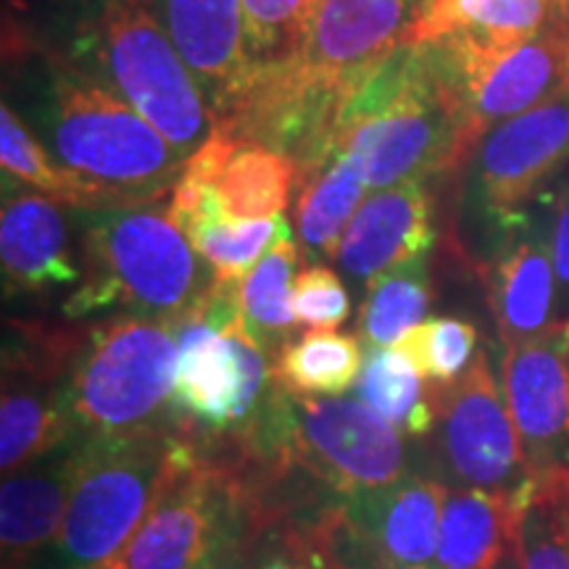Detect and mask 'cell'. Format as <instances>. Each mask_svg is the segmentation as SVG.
I'll return each instance as SVG.
<instances>
[{"instance_id": "obj_35", "label": "cell", "mask_w": 569, "mask_h": 569, "mask_svg": "<svg viewBox=\"0 0 569 569\" xmlns=\"http://www.w3.org/2000/svg\"><path fill=\"white\" fill-rule=\"evenodd\" d=\"M311 0H243L253 61L293 53Z\"/></svg>"}, {"instance_id": "obj_5", "label": "cell", "mask_w": 569, "mask_h": 569, "mask_svg": "<svg viewBox=\"0 0 569 569\" xmlns=\"http://www.w3.org/2000/svg\"><path fill=\"white\" fill-rule=\"evenodd\" d=\"M182 443L180 427L84 438L82 469L61 532L27 569L109 567L151 511Z\"/></svg>"}, {"instance_id": "obj_6", "label": "cell", "mask_w": 569, "mask_h": 569, "mask_svg": "<svg viewBox=\"0 0 569 569\" xmlns=\"http://www.w3.org/2000/svg\"><path fill=\"white\" fill-rule=\"evenodd\" d=\"M174 369L177 322L122 317L84 330L63 388L74 436L163 427V411H174Z\"/></svg>"}, {"instance_id": "obj_11", "label": "cell", "mask_w": 569, "mask_h": 569, "mask_svg": "<svg viewBox=\"0 0 569 569\" xmlns=\"http://www.w3.org/2000/svg\"><path fill=\"white\" fill-rule=\"evenodd\" d=\"M432 432L440 465L457 488L525 493L536 482L488 353L480 351L457 382L440 388Z\"/></svg>"}, {"instance_id": "obj_32", "label": "cell", "mask_w": 569, "mask_h": 569, "mask_svg": "<svg viewBox=\"0 0 569 569\" xmlns=\"http://www.w3.org/2000/svg\"><path fill=\"white\" fill-rule=\"evenodd\" d=\"M0 163H3V174L32 184L53 201L67 203L71 209H98V198L92 196L88 184L53 159L46 142L27 130L9 103L0 109Z\"/></svg>"}, {"instance_id": "obj_20", "label": "cell", "mask_w": 569, "mask_h": 569, "mask_svg": "<svg viewBox=\"0 0 569 569\" xmlns=\"http://www.w3.org/2000/svg\"><path fill=\"white\" fill-rule=\"evenodd\" d=\"M84 438H71L32 465L3 475L0 543L3 569H27L53 543L80 478Z\"/></svg>"}, {"instance_id": "obj_17", "label": "cell", "mask_w": 569, "mask_h": 569, "mask_svg": "<svg viewBox=\"0 0 569 569\" xmlns=\"http://www.w3.org/2000/svg\"><path fill=\"white\" fill-rule=\"evenodd\" d=\"M501 388L532 478L569 467V319L507 348Z\"/></svg>"}, {"instance_id": "obj_10", "label": "cell", "mask_w": 569, "mask_h": 569, "mask_svg": "<svg viewBox=\"0 0 569 569\" xmlns=\"http://www.w3.org/2000/svg\"><path fill=\"white\" fill-rule=\"evenodd\" d=\"M348 92L311 74L296 53L259 61L243 92L217 122L238 142L272 148L298 167V182L332 156Z\"/></svg>"}, {"instance_id": "obj_13", "label": "cell", "mask_w": 569, "mask_h": 569, "mask_svg": "<svg viewBox=\"0 0 569 569\" xmlns=\"http://www.w3.org/2000/svg\"><path fill=\"white\" fill-rule=\"evenodd\" d=\"M3 359V403H0V469L3 475L32 465L74 436L67 398L69 367L84 332L51 330L13 322Z\"/></svg>"}, {"instance_id": "obj_28", "label": "cell", "mask_w": 569, "mask_h": 569, "mask_svg": "<svg viewBox=\"0 0 569 569\" xmlns=\"http://www.w3.org/2000/svg\"><path fill=\"white\" fill-rule=\"evenodd\" d=\"M296 224L301 243L311 256L332 259L346 227L365 203L369 184L348 153H332L317 172L298 182Z\"/></svg>"}, {"instance_id": "obj_33", "label": "cell", "mask_w": 569, "mask_h": 569, "mask_svg": "<svg viewBox=\"0 0 569 569\" xmlns=\"http://www.w3.org/2000/svg\"><path fill=\"white\" fill-rule=\"evenodd\" d=\"M519 569H569V467L536 478L519 530Z\"/></svg>"}, {"instance_id": "obj_36", "label": "cell", "mask_w": 569, "mask_h": 569, "mask_svg": "<svg viewBox=\"0 0 569 569\" xmlns=\"http://www.w3.org/2000/svg\"><path fill=\"white\" fill-rule=\"evenodd\" d=\"M293 309L298 327L336 330L351 315V298L343 280L330 267H309L296 277Z\"/></svg>"}, {"instance_id": "obj_18", "label": "cell", "mask_w": 569, "mask_h": 569, "mask_svg": "<svg viewBox=\"0 0 569 569\" xmlns=\"http://www.w3.org/2000/svg\"><path fill=\"white\" fill-rule=\"evenodd\" d=\"M498 232L486 267L488 301L503 348L540 336L559 319L549 219L525 211Z\"/></svg>"}, {"instance_id": "obj_40", "label": "cell", "mask_w": 569, "mask_h": 569, "mask_svg": "<svg viewBox=\"0 0 569 569\" xmlns=\"http://www.w3.org/2000/svg\"><path fill=\"white\" fill-rule=\"evenodd\" d=\"M557 21L569 34V0H557Z\"/></svg>"}, {"instance_id": "obj_24", "label": "cell", "mask_w": 569, "mask_h": 569, "mask_svg": "<svg viewBox=\"0 0 569 569\" xmlns=\"http://www.w3.org/2000/svg\"><path fill=\"white\" fill-rule=\"evenodd\" d=\"M536 482L525 493L448 490L436 569H519V530Z\"/></svg>"}, {"instance_id": "obj_38", "label": "cell", "mask_w": 569, "mask_h": 569, "mask_svg": "<svg viewBox=\"0 0 569 569\" xmlns=\"http://www.w3.org/2000/svg\"><path fill=\"white\" fill-rule=\"evenodd\" d=\"M259 569H330L319 551L315 536H288L280 551H274Z\"/></svg>"}, {"instance_id": "obj_15", "label": "cell", "mask_w": 569, "mask_h": 569, "mask_svg": "<svg viewBox=\"0 0 569 569\" xmlns=\"http://www.w3.org/2000/svg\"><path fill=\"white\" fill-rule=\"evenodd\" d=\"M569 163V92L511 117L482 134L469 156L467 193L501 230Z\"/></svg>"}, {"instance_id": "obj_8", "label": "cell", "mask_w": 569, "mask_h": 569, "mask_svg": "<svg viewBox=\"0 0 569 569\" xmlns=\"http://www.w3.org/2000/svg\"><path fill=\"white\" fill-rule=\"evenodd\" d=\"M248 511L243 482L184 438L148 517L103 569H230Z\"/></svg>"}, {"instance_id": "obj_23", "label": "cell", "mask_w": 569, "mask_h": 569, "mask_svg": "<svg viewBox=\"0 0 569 569\" xmlns=\"http://www.w3.org/2000/svg\"><path fill=\"white\" fill-rule=\"evenodd\" d=\"M169 219L180 227L198 256L211 267L217 282H240L264 259L284 230L288 219H238L230 217L213 193L211 182L184 172L169 201Z\"/></svg>"}, {"instance_id": "obj_37", "label": "cell", "mask_w": 569, "mask_h": 569, "mask_svg": "<svg viewBox=\"0 0 569 569\" xmlns=\"http://www.w3.org/2000/svg\"><path fill=\"white\" fill-rule=\"evenodd\" d=\"M551 256L559 284V319H569V184L561 190L549 217Z\"/></svg>"}, {"instance_id": "obj_27", "label": "cell", "mask_w": 569, "mask_h": 569, "mask_svg": "<svg viewBox=\"0 0 569 569\" xmlns=\"http://www.w3.org/2000/svg\"><path fill=\"white\" fill-rule=\"evenodd\" d=\"M298 277V246L284 230L238 284V309L246 332L264 353H277L298 327L293 293Z\"/></svg>"}, {"instance_id": "obj_2", "label": "cell", "mask_w": 569, "mask_h": 569, "mask_svg": "<svg viewBox=\"0 0 569 569\" xmlns=\"http://www.w3.org/2000/svg\"><path fill=\"white\" fill-rule=\"evenodd\" d=\"M80 211L82 280L63 317L119 309L127 317L182 322L211 296L217 277L169 219V206L134 203Z\"/></svg>"}, {"instance_id": "obj_16", "label": "cell", "mask_w": 569, "mask_h": 569, "mask_svg": "<svg viewBox=\"0 0 569 569\" xmlns=\"http://www.w3.org/2000/svg\"><path fill=\"white\" fill-rule=\"evenodd\" d=\"M425 0H311L296 59L348 96L409 38Z\"/></svg>"}, {"instance_id": "obj_21", "label": "cell", "mask_w": 569, "mask_h": 569, "mask_svg": "<svg viewBox=\"0 0 569 569\" xmlns=\"http://www.w3.org/2000/svg\"><path fill=\"white\" fill-rule=\"evenodd\" d=\"M3 211H0V264L3 288L11 293H42L48 288L82 280L67 213L53 198L21 190L3 174Z\"/></svg>"}, {"instance_id": "obj_4", "label": "cell", "mask_w": 569, "mask_h": 569, "mask_svg": "<svg viewBox=\"0 0 569 569\" xmlns=\"http://www.w3.org/2000/svg\"><path fill=\"white\" fill-rule=\"evenodd\" d=\"M71 63L148 119L184 161L217 130L206 92L146 0H98Z\"/></svg>"}, {"instance_id": "obj_29", "label": "cell", "mask_w": 569, "mask_h": 569, "mask_svg": "<svg viewBox=\"0 0 569 569\" xmlns=\"http://www.w3.org/2000/svg\"><path fill=\"white\" fill-rule=\"evenodd\" d=\"M206 182H211L213 193L230 217L274 219L282 217L290 190L298 188V167L272 148L240 142L222 169Z\"/></svg>"}, {"instance_id": "obj_7", "label": "cell", "mask_w": 569, "mask_h": 569, "mask_svg": "<svg viewBox=\"0 0 569 569\" xmlns=\"http://www.w3.org/2000/svg\"><path fill=\"white\" fill-rule=\"evenodd\" d=\"M238 284L217 282L201 309L177 322L174 417L182 432H248L277 388L267 353L246 332Z\"/></svg>"}, {"instance_id": "obj_31", "label": "cell", "mask_w": 569, "mask_h": 569, "mask_svg": "<svg viewBox=\"0 0 569 569\" xmlns=\"http://www.w3.org/2000/svg\"><path fill=\"white\" fill-rule=\"evenodd\" d=\"M430 309L427 256L367 282L359 315V340L367 348H390L425 322Z\"/></svg>"}, {"instance_id": "obj_19", "label": "cell", "mask_w": 569, "mask_h": 569, "mask_svg": "<svg viewBox=\"0 0 569 569\" xmlns=\"http://www.w3.org/2000/svg\"><path fill=\"white\" fill-rule=\"evenodd\" d=\"M222 119L253 74L243 0H146Z\"/></svg>"}, {"instance_id": "obj_1", "label": "cell", "mask_w": 569, "mask_h": 569, "mask_svg": "<svg viewBox=\"0 0 569 569\" xmlns=\"http://www.w3.org/2000/svg\"><path fill=\"white\" fill-rule=\"evenodd\" d=\"M472 151L459 106L425 42L398 46L346 98L332 148L359 163L369 190L451 172Z\"/></svg>"}, {"instance_id": "obj_25", "label": "cell", "mask_w": 569, "mask_h": 569, "mask_svg": "<svg viewBox=\"0 0 569 569\" xmlns=\"http://www.w3.org/2000/svg\"><path fill=\"white\" fill-rule=\"evenodd\" d=\"M557 19V0H425L407 42L443 38L482 48H507L530 40Z\"/></svg>"}, {"instance_id": "obj_12", "label": "cell", "mask_w": 569, "mask_h": 569, "mask_svg": "<svg viewBox=\"0 0 569 569\" xmlns=\"http://www.w3.org/2000/svg\"><path fill=\"white\" fill-rule=\"evenodd\" d=\"M288 457L340 496L390 486L409 475L403 432L361 401L346 398L288 393Z\"/></svg>"}, {"instance_id": "obj_30", "label": "cell", "mask_w": 569, "mask_h": 569, "mask_svg": "<svg viewBox=\"0 0 569 569\" xmlns=\"http://www.w3.org/2000/svg\"><path fill=\"white\" fill-rule=\"evenodd\" d=\"M361 365V340L336 330H309L274 353L272 375L290 396L336 398L353 388Z\"/></svg>"}, {"instance_id": "obj_14", "label": "cell", "mask_w": 569, "mask_h": 569, "mask_svg": "<svg viewBox=\"0 0 569 569\" xmlns=\"http://www.w3.org/2000/svg\"><path fill=\"white\" fill-rule=\"evenodd\" d=\"M446 498L443 480L409 472L390 486L343 496L336 515L311 536L336 561L436 567Z\"/></svg>"}, {"instance_id": "obj_34", "label": "cell", "mask_w": 569, "mask_h": 569, "mask_svg": "<svg viewBox=\"0 0 569 569\" xmlns=\"http://www.w3.org/2000/svg\"><path fill=\"white\" fill-rule=\"evenodd\" d=\"M478 327L459 317H432L407 332L398 348L427 382L446 388L457 382L478 353Z\"/></svg>"}, {"instance_id": "obj_22", "label": "cell", "mask_w": 569, "mask_h": 569, "mask_svg": "<svg viewBox=\"0 0 569 569\" xmlns=\"http://www.w3.org/2000/svg\"><path fill=\"white\" fill-rule=\"evenodd\" d=\"M432 243V203L425 182H403L365 198L332 261L353 280L372 282L390 269L422 259Z\"/></svg>"}, {"instance_id": "obj_39", "label": "cell", "mask_w": 569, "mask_h": 569, "mask_svg": "<svg viewBox=\"0 0 569 569\" xmlns=\"http://www.w3.org/2000/svg\"><path fill=\"white\" fill-rule=\"evenodd\" d=\"M322 551V549H319ZM325 557V551H322ZM330 569H436V567H390V565H375V561H332L330 557H325Z\"/></svg>"}, {"instance_id": "obj_26", "label": "cell", "mask_w": 569, "mask_h": 569, "mask_svg": "<svg viewBox=\"0 0 569 569\" xmlns=\"http://www.w3.org/2000/svg\"><path fill=\"white\" fill-rule=\"evenodd\" d=\"M356 398L403 436H430L438 419L440 388L427 382L398 348H367L353 382Z\"/></svg>"}, {"instance_id": "obj_3", "label": "cell", "mask_w": 569, "mask_h": 569, "mask_svg": "<svg viewBox=\"0 0 569 569\" xmlns=\"http://www.w3.org/2000/svg\"><path fill=\"white\" fill-rule=\"evenodd\" d=\"M40 140L101 206L153 203L172 193L184 159L156 127L74 63L53 59L38 109Z\"/></svg>"}, {"instance_id": "obj_9", "label": "cell", "mask_w": 569, "mask_h": 569, "mask_svg": "<svg viewBox=\"0 0 569 569\" xmlns=\"http://www.w3.org/2000/svg\"><path fill=\"white\" fill-rule=\"evenodd\" d=\"M472 138L569 92V34L557 19L530 40L482 48L469 40L425 42Z\"/></svg>"}]
</instances>
